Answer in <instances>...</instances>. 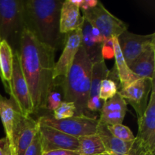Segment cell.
I'll return each mask as SVG.
<instances>
[{
    "label": "cell",
    "instance_id": "cell-1",
    "mask_svg": "<svg viewBox=\"0 0 155 155\" xmlns=\"http://www.w3.org/2000/svg\"><path fill=\"white\" fill-rule=\"evenodd\" d=\"M54 51L25 29L18 51L20 65L28 86L33 114L45 110L47 97L55 88L53 78Z\"/></svg>",
    "mask_w": 155,
    "mask_h": 155
},
{
    "label": "cell",
    "instance_id": "cell-2",
    "mask_svg": "<svg viewBox=\"0 0 155 155\" xmlns=\"http://www.w3.org/2000/svg\"><path fill=\"white\" fill-rule=\"evenodd\" d=\"M64 1H24L25 27L38 40L54 51L64 46L65 35L60 32V12Z\"/></svg>",
    "mask_w": 155,
    "mask_h": 155
},
{
    "label": "cell",
    "instance_id": "cell-3",
    "mask_svg": "<svg viewBox=\"0 0 155 155\" xmlns=\"http://www.w3.org/2000/svg\"><path fill=\"white\" fill-rule=\"evenodd\" d=\"M92 69V63L83 47L80 46L68 74L60 79L58 85L61 88L63 101H70L75 104V116H86L88 112L87 102L90 89Z\"/></svg>",
    "mask_w": 155,
    "mask_h": 155
},
{
    "label": "cell",
    "instance_id": "cell-4",
    "mask_svg": "<svg viewBox=\"0 0 155 155\" xmlns=\"http://www.w3.org/2000/svg\"><path fill=\"white\" fill-rule=\"evenodd\" d=\"M26 29L24 1L0 0V42L5 41L13 51H18Z\"/></svg>",
    "mask_w": 155,
    "mask_h": 155
},
{
    "label": "cell",
    "instance_id": "cell-5",
    "mask_svg": "<svg viewBox=\"0 0 155 155\" xmlns=\"http://www.w3.org/2000/svg\"><path fill=\"white\" fill-rule=\"evenodd\" d=\"M37 121L39 124L77 139L82 136L97 134L100 123L99 120L87 115L74 116L64 120H55L52 116L45 115L40 117Z\"/></svg>",
    "mask_w": 155,
    "mask_h": 155
},
{
    "label": "cell",
    "instance_id": "cell-6",
    "mask_svg": "<svg viewBox=\"0 0 155 155\" xmlns=\"http://www.w3.org/2000/svg\"><path fill=\"white\" fill-rule=\"evenodd\" d=\"M83 17L92 27L99 30L104 42L117 37L128 28V24L110 13L100 2L94 8L83 11Z\"/></svg>",
    "mask_w": 155,
    "mask_h": 155
},
{
    "label": "cell",
    "instance_id": "cell-7",
    "mask_svg": "<svg viewBox=\"0 0 155 155\" xmlns=\"http://www.w3.org/2000/svg\"><path fill=\"white\" fill-rule=\"evenodd\" d=\"M8 94L22 116L27 117L33 114L31 96L21 71L18 51H13V69L9 82Z\"/></svg>",
    "mask_w": 155,
    "mask_h": 155
},
{
    "label": "cell",
    "instance_id": "cell-8",
    "mask_svg": "<svg viewBox=\"0 0 155 155\" xmlns=\"http://www.w3.org/2000/svg\"><path fill=\"white\" fill-rule=\"evenodd\" d=\"M137 136L136 139L145 152L155 153V84L153 85L146 109L138 119Z\"/></svg>",
    "mask_w": 155,
    "mask_h": 155
},
{
    "label": "cell",
    "instance_id": "cell-9",
    "mask_svg": "<svg viewBox=\"0 0 155 155\" xmlns=\"http://www.w3.org/2000/svg\"><path fill=\"white\" fill-rule=\"evenodd\" d=\"M123 56L130 66L150 47L155 45V34L139 35L126 30L117 37Z\"/></svg>",
    "mask_w": 155,
    "mask_h": 155
},
{
    "label": "cell",
    "instance_id": "cell-10",
    "mask_svg": "<svg viewBox=\"0 0 155 155\" xmlns=\"http://www.w3.org/2000/svg\"><path fill=\"white\" fill-rule=\"evenodd\" d=\"M154 84V80L139 78L118 91L119 95L133 107L138 119L143 115L146 109L149 94Z\"/></svg>",
    "mask_w": 155,
    "mask_h": 155
},
{
    "label": "cell",
    "instance_id": "cell-11",
    "mask_svg": "<svg viewBox=\"0 0 155 155\" xmlns=\"http://www.w3.org/2000/svg\"><path fill=\"white\" fill-rule=\"evenodd\" d=\"M81 29H78L65 35L63 51L58 61L54 64L53 73L54 81L58 79H62L68 74L81 46Z\"/></svg>",
    "mask_w": 155,
    "mask_h": 155
},
{
    "label": "cell",
    "instance_id": "cell-12",
    "mask_svg": "<svg viewBox=\"0 0 155 155\" xmlns=\"http://www.w3.org/2000/svg\"><path fill=\"white\" fill-rule=\"evenodd\" d=\"M39 135L43 152L66 149L79 151V140L51 127L39 124Z\"/></svg>",
    "mask_w": 155,
    "mask_h": 155
},
{
    "label": "cell",
    "instance_id": "cell-13",
    "mask_svg": "<svg viewBox=\"0 0 155 155\" xmlns=\"http://www.w3.org/2000/svg\"><path fill=\"white\" fill-rule=\"evenodd\" d=\"M97 134L104 143L109 155H144L145 152L136 139L132 142L120 140L111 136L104 124L99 123Z\"/></svg>",
    "mask_w": 155,
    "mask_h": 155
},
{
    "label": "cell",
    "instance_id": "cell-14",
    "mask_svg": "<svg viewBox=\"0 0 155 155\" xmlns=\"http://www.w3.org/2000/svg\"><path fill=\"white\" fill-rule=\"evenodd\" d=\"M39 132V123L31 117L20 115L14 131L15 155H24Z\"/></svg>",
    "mask_w": 155,
    "mask_h": 155
},
{
    "label": "cell",
    "instance_id": "cell-15",
    "mask_svg": "<svg viewBox=\"0 0 155 155\" xmlns=\"http://www.w3.org/2000/svg\"><path fill=\"white\" fill-rule=\"evenodd\" d=\"M110 71L107 69L105 61L92 64L90 89L87 102V110L91 112H101L104 101L99 98V89L103 80L108 77Z\"/></svg>",
    "mask_w": 155,
    "mask_h": 155
},
{
    "label": "cell",
    "instance_id": "cell-16",
    "mask_svg": "<svg viewBox=\"0 0 155 155\" xmlns=\"http://www.w3.org/2000/svg\"><path fill=\"white\" fill-rule=\"evenodd\" d=\"M21 113L12 98L8 99L0 94V118L6 134L10 155H15L14 146V131Z\"/></svg>",
    "mask_w": 155,
    "mask_h": 155
},
{
    "label": "cell",
    "instance_id": "cell-17",
    "mask_svg": "<svg viewBox=\"0 0 155 155\" xmlns=\"http://www.w3.org/2000/svg\"><path fill=\"white\" fill-rule=\"evenodd\" d=\"M84 18L80 15L77 0H66L63 2L60 12V32L67 34L81 29Z\"/></svg>",
    "mask_w": 155,
    "mask_h": 155
},
{
    "label": "cell",
    "instance_id": "cell-18",
    "mask_svg": "<svg viewBox=\"0 0 155 155\" xmlns=\"http://www.w3.org/2000/svg\"><path fill=\"white\" fill-rule=\"evenodd\" d=\"M132 72L139 78L154 80L155 45L150 47L129 66Z\"/></svg>",
    "mask_w": 155,
    "mask_h": 155
},
{
    "label": "cell",
    "instance_id": "cell-19",
    "mask_svg": "<svg viewBox=\"0 0 155 155\" xmlns=\"http://www.w3.org/2000/svg\"><path fill=\"white\" fill-rule=\"evenodd\" d=\"M92 26L86 20L84 19L81 27L82 41L81 46L86 51L89 60L92 64L104 60L102 56V44L97 43L93 39L91 33Z\"/></svg>",
    "mask_w": 155,
    "mask_h": 155
},
{
    "label": "cell",
    "instance_id": "cell-20",
    "mask_svg": "<svg viewBox=\"0 0 155 155\" xmlns=\"http://www.w3.org/2000/svg\"><path fill=\"white\" fill-rule=\"evenodd\" d=\"M113 42L114 57L115 58V66H116L117 73L118 79L120 82L121 86L122 88H124L137 80L138 79H139V77L133 74L127 65V62L123 56L122 52H121L117 37L113 38Z\"/></svg>",
    "mask_w": 155,
    "mask_h": 155
},
{
    "label": "cell",
    "instance_id": "cell-21",
    "mask_svg": "<svg viewBox=\"0 0 155 155\" xmlns=\"http://www.w3.org/2000/svg\"><path fill=\"white\" fill-rule=\"evenodd\" d=\"M13 69V51L5 41L0 42V77L5 91L9 93V82Z\"/></svg>",
    "mask_w": 155,
    "mask_h": 155
},
{
    "label": "cell",
    "instance_id": "cell-22",
    "mask_svg": "<svg viewBox=\"0 0 155 155\" xmlns=\"http://www.w3.org/2000/svg\"><path fill=\"white\" fill-rule=\"evenodd\" d=\"M79 140V152L81 155L107 154L102 140L98 134L82 136Z\"/></svg>",
    "mask_w": 155,
    "mask_h": 155
},
{
    "label": "cell",
    "instance_id": "cell-23",
    "mask_svg": "<svg viewBox=\"0 0 155 155\" xmlns=\"http://www.w3.org/2000/svg\"><path fill=\"white\" fill-rule=\"evenodd\" d=\"M127 103L119 93H117L110 99L104 101L102 108L100 113H107L114 111H124L127 112Z\"/></svg>",
    "mask_w": 155,
    "mask_h": 155
},
{
    "label": "cell",
    "instance_id": "cell-24",
    "mask_svg": "<svg viewBox=\"0 0 155 155\" xmlns=\"http://www.w3.org/2000/svg\"><path fill=\"white\" fill-rule=\"evenodd\" d=\"M109 133L116 139L125 142H132L134 141L136 137L133 135V132L127 127L123 124H117L114 126H106Z\"/></svg>",
    "mask_w": 155,
    "mask_h": 155
},
{
    "label": "cell",
    "instance_id": "cell-25",
    "mask_svg": "<svg viewBox=\"0 0 155 155\" xmlns=\"http://www.w3.org/2000/svg\"><path fill=\"white\" fill-rule=\"evenodd\" d=\"M76 115L75 104L70 101H63L53 111L51 116L55 120H64Z\"/></svg>",
    "mask_w": 155,
    "mask_h": 155
},
{
    "label": "cell",
    "instance_id": "cell-26",
    "mask_svg": "<svg viewBox=\"0 0 155 155\" xmlns=\"http://www.w3.org/2000/svg\"><path fill=\"white\" fill-rule=\"evenodd\" d=\"M117 92V86L113 80L107 78L101 81L99 89V98L104 102L112 98Z\"/></svg>",
    "mask_w": 155,
    "mask_h": 155
},
{
    "label": "cell",
    "instance_id": "cell-27",
    "mask_svg": "<svg viewBox=\"0 0 155 155\" xmlns=\"http://www.w3.org/2000/svg\"><path fill=\"white\" fill-rule=\"evenodd\" d=\"M127 112L114 111L101 113L99 122L106 126H114L122 124Z\"/></svg>",
    "mask_w": 155,
    "mask_h": 155
},
{
    "label": "cell",
    "instance_id": "cell-28",
    "mask_svg": "<svg viewBox=\"0 0 155 155\" xmlns=\"http://www.w3.org/2000/svg\"><path fill=\"white\" fill-rule=\"evenodd\" d=\"M62 101L63 100H62V95L61 94V92L54 89L48 94V97H47L45 110L53 112L60 105Z\"/></svg>",
    "mask_w": 155,
    "mask_h": 155
},
{
    "label": "cell",
    "instance_id": "cell-29",
    "mask_svg": "<svg viewBox=\"0 0 155 155\" xmlns=\"http://www.w3.org/2000/svg\"><path fill=\"white\" fill-rule=\"evenodd\" d=\"M43 150H42V144L40 142L39 132L33 139L27 149L24 152V155H43Z\"/></svg>",
    "mask_w": 155,
    "mask_h": 155
},
{
    "label": "cell",
    "instance_id": "cell-30",
    "mask_svg": "<svg viewBox=\"0 0 155 155\" xmlns=\"http://www.w3.org/2000/svg\"><path fill=\"white\" fill-rule=\"evenodd\" d=\"M103 58H111L114 57V42L113 38L106 40L102 46Z\"/></svg>",
    "mask_w": 155,
    "mask_h": 155
},
{
    "label": "cell",
    "instance_id": "cell-31",
    "mask_svg": "<svg viewBox=\"0 0 155 155\" xmlns=\"http://www.w3.org/2000/svg\"><path fill=\"white\" fill-rule=\"evenodd\" d=\"M98 1H96V0H81V1L77 0V4L80 10L82 11H86L94 8L98 4Z\"/></svg>",
    "mask_w": 155,
    "mask_h": 155
},
{
    "label": "cell",
    "instance_id": "cell-32",
    "mask_svg": "<svg viewBox=\"0 0 155 155\" xmlns=\"http://www.w3.org/2000/svg\"><path fill=\"white\" fill-rule=\"evenodd\" d=\"M43 155H81V154L79 151L66 149H59L44 152Z\"/></svg>",
    "mask_w": 155,
    "mask_h": 155
},
{
    "label": "cell",
    "instance_id": "cell-33",
    "mask_svg": "<svg viewBox=\"0 0 155 155\" xmlns=\"http://www.w3.org/2000/svg\"><path fill=\"white\" fill-rule=\"evenodd\" d=\"M0 155H10L8 143L6 138L0 140Z\"/></svg>",
    "mask_w": 155,
    "mask_h": 155
},
{
    "label": "cell",
    "instance_id": "cell-34",
    "mask_svg": "<svg viewBox=\"0 0 155 155\" xmlns=\"http://www.w3.org/2000/svg\"><path fill=\"white\" fill-rule=\"evenodd\" d=\"M144 155H154V154H153V153H150V152H146Z\"/></svg>",
    "mask_w": 155,
    "mask_h": 155
},
{
    "label": "cell",
    "instance_id": "cell-35",
    "mask_svg": "<svg viewBox=\"0 0 155 155\" xmlns=\"http://www.w3.org/2000/svg\"><path fill=\"white\" fill-rule=\"evenodd\" d=\"M107 155H109V154H107Z\"/></svg>",
    "mask_w": 155,
    "mask_h": 155
},
{
    "label": "cell",
    "instance_id": "cell-36",
    "mask_svg": "<svg viewBox=\"0 0 155 155\" xmlns=\"http://www.w3.org/2000/svg\"><path fill=\"white\" fill-rule=\"evenodd\" d=\"M106 155H107V154H106Z\"/></svg>",
    "mask_w": 155,
    "mask_h": 155
}]
</instances>
